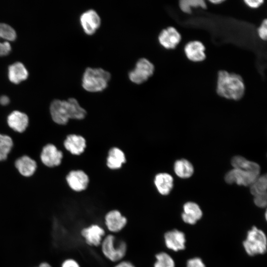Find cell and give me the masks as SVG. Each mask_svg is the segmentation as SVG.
<instances>
[{
    "instance_id": "obj_1",
    "label": "cell",
    "mask_w": 267,
    "mask_h": 267,
    "mask_svg": "<svg viewBox=\"0 0 267 267\" xmlns=\"http://www.w3.org/2000/svg\"><path fill=\"white\" fill-rule=\"evenodd\" d=\"M49 110L52 120L58 125L66 124L70 119H83L87 114L74 98L67 100L55 99L51 102Z\"/></svg>"
},
{
    "instance_id": "obj_2",
    "label": "cell",
    "mask_w": 267,
    "mask_h": 267,
    "mask_svg": "<svg viewBox=\"0 0 267 267\" xmlns=\"http://www.w3.org/2000/svg\"><path fill=\"white\" fill-rule=\"evenodd\" d=\"M216 90L222 97L239 100L244 94L245 85L240 75L221 70L218 74Z\"/></svg>"
},
{
    "instance_id": "obj_3",
    "label": "cell",
    "mask_w": 267,
    "mask_h": 267,
    "mask_svg": "<svg viewBox=\"0 0 267 267\" xmlns=\"http://www.w3.org/2000/svg\"><path fill=\"white\" fill-rule=\"evenodd\" d=\"M99 248L103 256L114 264L125 259L128 251L127 242L111 233L106 234Z\"/></svg>"
},
{
    "instance_id": "obj_4",
    "label": "cell",
    "mask_w": 267,
    "mask_h": 267,
    "mask_svg": "<svg viewBox=\"0 0 267 267\" xmlns=\"http://www.w3.org/2000/svg\"><path fill=\"white\" fill-rule=\"evenodd\" d=\"M110 73L101 68H87L82 76V86L87 91L97 92L108 87Z\"/></svg>"
},
{
    "instance_id": "obj_5",
    "label": "cell",
    "mask_w": 267,
    "mask_h": 267,
    "mask_svg": "<svg viewBox=\"0 0 267 267\" xmlns=\"http://www.w3.org/2000/svg\"><path fill=\"white\" fill-rule=\"evenodd\" d=\"M267 241V237L264 232L256 226H253L248 231L243 245L247 254L253 256L266 253Z\"/></svg>"
},
{
    "instance_id": "obj_6",
    "label": "cell",
    "mask_w": 267,
    "mask_h": 267,
    "mask_svg": "<svg viewBox=\"0 0 267 267\" xmlns=\"http://www.w3.org/2000/svg\"><path fill=\"white\" fill-rule=\"evenodd\" d=\"M103 226L108 233L117 234L122 231L128 223V218L118 209L107 212L103 218Z\"/></svg>"
},
{
    "instance_id": "obj_7",
    "label": "cell",
    "mask_w": 267,
    "mask_h": 267,
    "mask_svg": "<svg viewBox=\"0 0 267 267\" xmlns=\"http://www.w3.org/2000/svg\"><path fill=\"white\" fill-rule=\"evenodd\" d=\"M104 226L98 223H91L82 227L80 234L89 246L99 248L103 238L106 235Z\"/></svg>"
},
{
    "instance_id": "obj_8",
    "label": "cell",
    "mask_w": 267,
    "mask_h": 267,
    "mask_svg": "<svg viewBox=\"0 0 267 267\" xmlns=\"http://www.w3.org/2000/svg\"><path fill=\"white\" fill-rule=\"evenodd\" d=\"M154 70L152 62L145 58H141L137 61L134 68L129 72L128 77L132 83L141 84L153 75Z\"/></svg>"
},
{
    "instance_id": "obj_9",
    "label": "cell",
    "mask_w": 267,
    "mask_h": 267,
    "mask_svg": "<svg viewBox=\"0 0 267 267\" xmlns=\"http://www.w3.org/2000/svg\"><path fill=\"white\" fill-rule=\"evenodd\" d=\"M259 176L247 171L233 169L225 175L224 179L228 183H236L238 185L248 186L251 185Z\"/></svg>"
},
{
    "instance_id": "obj_10",
    "label": "cell",
    "mask_w": 267,
    "mask_h": 267,
    "mask_svg": "<svg viewBox=\"0 0 267 267\" xmlns=\"http://www.w3.org/2000/svg\"><path fill=\"white\" fill-rule=\"evenodd\" d=\"M80 22L85 33L89 36L93 35L101 25V18L96 11L89 9L80 15Z\"/></svg>"
},
{
    "instance_id": "obj_11",
    "label": "cell",
    "mask_w": 267,
    "mask_h": 267,
    "mask_svg": "<svg viewBox=\"0 0 267 267\" xmlns=\"http://www.w3.org/2000/svg\"><path fill=\"white\" fill-rule=\"evenodd\" d=\"M62 158V151L58 150L54 144L50 143L44 146L40 155L42 162L49 168L59 166Z\"/></svg>"
},
{
    "instance_id": "obj_12",
    "label": "cell",
    "mask_w": 267,
    "mask_h": 267,
    "mask_svg": "<svg viewBox=\"0 0 267 267\" xmlns=\"http://www.w3.org/2000/svg\"><path fill=\"white\" fill-rule=\"evenodd\" d=\"M181 35L173 27L162 30L158 36L159 44L165 48L173 49L176 47L181 41Z\"/></svg>"
},
{
    "instance_id": "obj_13",
    "label": "cell",
    "mask_w": 267,
    "mask_h": 267,
    "mask_svg": "<svg viewBox=\"0 0 267 267\" xmlns=\"http://www.w3.org/2000/svg\"><path fill=\"white\" fill-rule=\"evenodd\" d=\"M164 241L168 249L175 252L185 248L186 242L185 234L177 229L166 232L164 234Z\"/></svg>"
},
{
    "instance_id": "obj_14",
    "label": "cell",
    "mask_w": 267,
    "mask_h": 267,
    "mask_svg": "<svg viewBox=\"0 0 267 267\" xmlns=\"http://www.w3.org/2000/svg\"><path fill=\"white\" fill-rule=\"evenodd\" d=\"M16 38L14 29L9 25L0 23V56H5L9 53L11 46L9 42L14 41Z\"/></svg>"
},
{
    "instance_id": "obj_15",
    "label": "cell",
    "mask_w": 267,
    "mask_h": 267,
    "mask_svg": "<svg viewBox=\"0 0 267 267\" xmlns=\"http://www.w3.org/2000/svg\"><path fill=\"white\" fill-rule=\"evenodd\" d=\"M66 181L70 187L75 191L85 190L89 182L87 175L82 170L72 171L66 176Z\"/></svg>"
},
{
    "instance_id": "obj_16",
    "label": "cell",
    "mask_w": 267,
    "mask_h": 267,
    "mask_svg": "<svg viewBox=\"0 0 267 267\" xmlns=\"http://www.w3.org/2000/svg\"><path fill=\"white\" fill-rule=\"evenodd\" d=\"M7 123L13 131L22 133L26 131L28 126L29 118L25 113L15 110L7 116Z\"/></svg>"
},
{
    "instance_id": "obj_17",
    "label": "cell",
    "mask_w": 267,
    "mask_h": 267,
    "mask_svg": "<svg viewBox=\"0 0 267 267\" xmlns=\"http://www.w3.org/2000/svg\"><path fill=\"white\" fill-rule=\"evenodd\" d=\"M205 47L200 41H193L187 43L184 46V53L190 61L201 62L206 58Z\"/></svg>"
},
{
    "instance_id": "obj_18",
    "label": "cell",
    "mask_w": 267,
    "mask_h": 267,
    "mask_svg": "<svg viewBox=\"0 0 267 267\" xmlns=\"http://www.w3.org/2000/svg\"><path fill=\"white\" fill-rule=\"evenodd\" d=\"M181 218L189 224H194L202 217L203 213L199 206L193 202H187L183 206Z\"/></svg>"
},
{
    "instance_id": "obj_19",
    "label": "cell",
    "mask_w": 267,
    "mask_h": 267,
    "mask_svg": "<svg viewBox=\"0 0 267 267\" xmlns=\"http://www.w3.org/2000/svg\"><path fill=\"white\" fill-rule=\"evenodd\" d=\"M64 146L71 154L80 155L84 151L86 142L81 135L71 134L66 137L64 141Z\"/></svg>"
},
{
    "instance_id": "obj_20",
    "label": "cell",
    "mask_w": 267,
    "mask_h": 267,
    "mask_svg": "<svg viewBox=\"0 0 267 267\" xmlns=\"http://www.w3.org/2000/svg\"><path fill=\"white\" fill-rule=\"evenodd\" d=\"M14 165L19 173L25 177L33 176L37 168L36 162L27 155H23L17 159Z\"/></svg>"
},
{
    "instance_id": "obj_21",
    "label": "cell",
    "mask_w": 267,
    "mask_h": 267,
    "mask_svg": "<svg viewBox=\"0 0 267 267\" xmlns=\"http://www.w3.org/2000/svg\"><path fill=\"white\" fill-rule=\"evenodd\" d=\"M28 75V72L22 63L17 62L8 67V77L14 84H19L26 80Z\"/></svg>"
},
{
    "instance_id": "obj_22",
    "label": "cell",
    "mask_w": 267,
    "mask_h": 267,
    "mask_svg": "<svg viewBox=\"0 0 267 267\" xmlns=\"http://www.w3.org/2000/svg\"><path fill=\"white\" fill-rule=\"evenodd\" d=\"M154 183L160 194L167 195L173 187V178L169 174L160 173L155 176Z\"/></svg>"
},
{
    "instance_id": "obj_23",
    "label": "cell",
    "mask_w": 267,
    "mask_h": 267,
    "mask_svg": "<svg viewBox=\"0 0 267 267\" xmlns=\"http://www.w3.org/2000/svg\"><path fill=\"white\" fill-rule=\"evenodd\" d=\"M231 165L234 169L247 171L259 175L260 166L256 163L249 161L240 156H236L231 159Z\"/></svg>"
},
{
    "instance_id": "obj_24",
    "label": "cell",
    "mask_w": 267,
    "mask_h": 267,
    "mask_svg": "<svg viewBox=\"0 0 267 267\" xmlns=\"http://www.w3.org/2000/svg\"><path fill=\"white\" fill-rule=\"evenodd\" d=\"M126 162V157L124 152L119 148L113 147L108 153L107 158V166L111 169H117L121 167Z\"/></svg>"
},
{
    "instance_id": "obj_25",
    "label": "cell",
    "mask_w": 267,
    "mask_h": 267,
    "mask_svg": "<svg viewBox=\"0 0 267 267\" xmlns=\"http://www.w3.org/2000/svg\"><path fill=\"white\" fill-rule=\"evenodd\" d=\"M174 169L176 174L182 178L190 177L194 172L192 164L184 159L176 161L174 164Z\"/></svg>"
},
{
    "instance_id": "obj_26",
    "label": "cell",
    "mask_w": 267,
    "mask_h": 267,
    "mask_svg": "<svg viewBox=\"0 0 267 267\" xmlns=\"http://www.w3.org/2000/svg\"><path fill=\"white\" fill-rule=\"evenodd\" d=\"M13 146L10 136L0 134V161L5 160Z\"/></svg>"
},
{
    "instance_id": "obj_27",
    "label": "cell",
    "mask_w": 267,
    "mask_h": 267,
    "mask_svg": "<svg viewBox=\"0 0 267 267\" xmlns=\"http://www.w3.org/2000/svg\"><path fill=\"white\" fill-rule=\"evenodd\" d=\"M153 267H175L173 258L167 253L160 252L155 254Z\"/></svg>"
},
{
    "instance_id": "obj_28",
    "label": "cell",
    "mask_w": 267,
    "mask_h": 267,
    "mask_svg": "<svg viewBox=\"0 0 267 267\" xmlns=\"http://www.w3.org/2000/svg\"><path fill=\"white\" fill-rule=\"evenodd\" d=\"M267 178L266 175L259 176L250 185V191L254 196L267 193Z\"/></svg>"
},
{
    "instance_id": "obj_29",
    "label": "cell",
    "mask_w": 267,
    "mask_h": 267,
    "mask_svg": "<svg viewBox=\"0 0 267 267\" xmlns=\"http://www.w3.org/2000/svg\"><path fill=\"white\" fill-rule=\"evenodd\" d=\"M179 6L180 9L187 14L191 13L192 7L207 8L206 3L203 0H182L179 1Z\"/></svg>"
},
{
    "instance_id": "obj_30",
    "label": "cell",
    "mask_w": 267,
    "mask_h": 267,
    "mask_svg": "<svg viewBox=\"0 0 267 267\" xmlns=\"http://www.w3.org/2000/svg\"><path fill=\"white\" fill-rule=\"evenodd\" d=\"M254 202L255 204L260 208L265 207L267 203V193L255 196Z\"/></svg>"
},
{
    "instance_id": "obj_31",
    "label": "cell",
    "mask_w": 267,
    "mask_h": 267,
    "mask_svg": "<svg viewBox=\"0 0 267 267\" xmlns=\"http://www.w3.org/2000/svg\"><path fill=\"white\" fill-rule=\"evenodd\" d=\"M60 267H82V266L76 259L67 258L62 262Z\"/></svg>"
},
{
    "instance_id": "obj_32",
    "label": "cell",
    "mask_w": 267,
    "mask_h": 267,
    "mask_svg": "<svg viewBox=\"0 0 267 267\" xmlns=\"http://www.w3.org/2000/svg\"><path fill=\"white\" fill-rule=\"evenodd\" d=\"M260 39L266 41L267 39V20L264 19L257 30Z\"/></svg>"
},
{
    "instance_id": "obj_33",
    "label": "cell",
    "mask_w": 267,
    "mask_h": 267,
    "mask_svg": "<svg viewBox=\"0 0 267 267\" xmlns=\"http://www.w3.org/2000/svg\"><path fill=\"white\" fill-rule=\"evenodd\" d=\"M186 267H205V265L200 258H194L187 261Z\"/></svg>"
},
{
    "instance_id": "obj_34",
    "label": "cell",
    "mask_w": 267,
    "mask_h": 267,
    "mask_svg": "<svg viewBox=\"0 0 267 267\" xmlns=\"http://www.w3.org/2000/svg\"><path fill=\"white\" fill-rule=\"evenodd\" d=\"M112 267H136L132 261L124 259L115 264Z\"/></svg>"
},
{
    "instance_id": "obj_35",
    "label": "cell",
    "mask_w": 267,
    "mask_h": 267,
    "mask_svg": "<svg viewBox=\"0 0 267 267\" xmlns=\"http://www.w3.org/2000/svg\"><path fill=\"white\" fill-rule=\"evenodd\" d=\"M244 3L249 7L257 8L259 7L263 3L262 0H245Z\"/></svg>"
},
{
    "instance_id": "obj_36",
    "label": "cell",
    "mask_w": 267,
    "mask_h": 267,
    "mask_svg": "<svg viewBox=\"0 0 267 267\" xmlns=\"http://www.w3.org/2000/svg\"><path fill=\"white\" fill-rule=\"evenodd\" d=\"M10 99L6 95H1L0 97V104L2 105L5 106L9 104Z\"/></svg>"
},
{
    "instance_id": "obj_37",
    "label": "cell",
    "mask_w": 267,
    "mask_h": 267,
    "mask_svg": "<svg viewBox=\"0 0 267 267\" xmlns=\"http://www.w3.org/2000/svg\"><path fill=\"white\" fill-rule=\"evenodd\" d=\"M37 267H52V266L48 262H41Z\"/></svg>"
},
{
    "instance_id": "obj_38",
    "label": "cell",
    "mask_w": 267,
    "mask_h": 267,
    "mask_svg": "<svg viewBox=\"0 0 267 267\" xmlns=\"http://www.w3.org/2000/svg\"><path fill=\"white\" fill-rule=\"evenodd\" d=\"M224 0H209V1L213 4H220L222 2H223Z\"/></svg>"
},
{
    "instance_id": "obj_39",
    "label": "cell",
    "mask_w": 267,
    "mask_h": 267,
    "mask_svg": "<svg viewBox=\"0 0 267 267\" xmlns=\"http://www.w3.org/2000/svg\"></svg>"
}]
</instances>
